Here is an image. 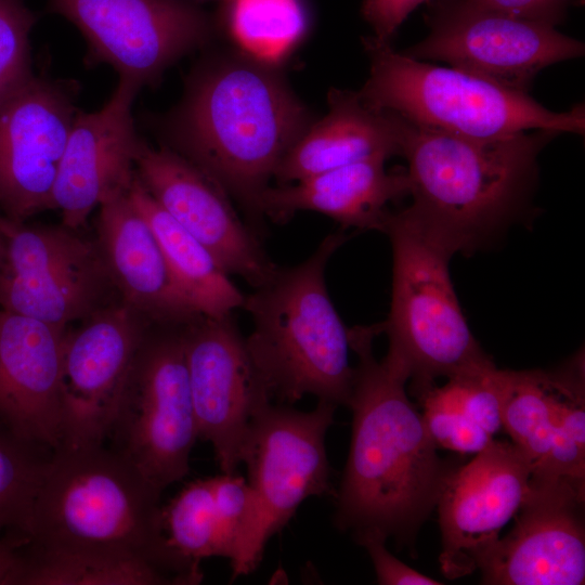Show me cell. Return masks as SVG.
I'll list each match as a JSON object with an SVG mask.
<instances>
[{
	"label": "cell",
	"mask_w": 585,
	"mask_h": 585,
	"mask_svg": "<svg viewBox=\"0 0 585 585\" xmlns=\"http://www.w3.org/2000/svg\"><path fill=\"white\" fill-rule=\"evenodd\" d=\"M314 120L281 65L231 47L207 54L193 67L181 100L156 128L161 144L259 217L270 180Z\"/></svg>",
	"instance_id": "6da1fadb"
},
{
	"label": "cell",
	"mask_w": 585,
	"mask_h": 585,
	"mask_svg": "<svg viewBox=\"0 0 585 585\" xmlns=\"http://www.w3.org/2000/svg\"><path fill=\"white\" fill-rule=\"evenodd\" d=\"M378 334L379 324L350 328L351 350L358 355L348 403L352 434L334 522L353 535L378 531L405 542L437 505L452 469L439 457L421 412L407 398L406 367L387 355L375 358Z\"/></svg>",
	"instance_id": "7a4b0ae2"
},
{
	"label": "cell",
	"mask_w": 585,
	"mask_h": 585,
	"mask_svg": "<svg viewBox=\"0 0 585 585\" xmlns=\"http://www.w3.org/2000/svg\"><path fill=\"white\" fill-rule=\"evenodd\" d=\"M556 134L470 138L400 116V155L407 160L412 196L403 211L453 255L484 247L528 208L537 156Z\"/></svg>",
	"instance_id": "3957f363"
},
{
	"label": "cell",
	"mask_w": 585,
	"mask_h": 585,
	"mask_svg": "<svg viewBox=\"0 0 585 585\" xmlns=\"http://www.w3.org/2000/svg\"><path fill=\"white\" fill-rule=\"evenodd\" d=\"M161 493L104 443L61 444L48 461L24 543L129 555L152 563L174 584H198L200 568L181 559L166 541Z\"/></svg>",
	"instance_id": "277c9868"
},
{
	"label": "cell",
	"mask_w": 585,
	"mask_h": 585,
	"mask_svg": "<svg viewBox=\"0 0 585 585\" xmlns=\"http://www.w3.org/2000/svg\"><path fill=\"white\" fill-rule=\"evenodd\" d=\"M348 239L328 234L304 261L277 266L263 285L245 295L252 321L247 348L272 398L295 403L306 395L348 406L354 377L350 328L329 296L325 271Z\"/></svg>",
	"instance_id": "5b68a950"
},
{
	"label": "cell",
	"mask_w": 585,
	"mask_h": 585,
	"mask_svg": "<svg viewBox=\"0 0 585 585\" xmlns=\"http://www.w3.org/2000/svg\"><path fill=\"white\" fill-rule=\"evenodd\" d=\"M362 42L370 69L358 92L373 108L470 138H502L530 130L584 133L581 105L568 112H554L528 92L459 68L421 62L373 36Z\"/></svg>",
	"instance_id": "8992f818"
},
{
	"label": "cell",
	"mask_w": 585,
	"mask_h": 585,
	"mask_svg": "<svg viewBox=\"0 0 585 585\" xmlns=\"http://www.w3.org/2000/svg\"><path fill=\"white\" fill-rule=\"evenodd\" d=\"M384 233L392 249V290L379 325L386 355L406 367L413 390L495 366L459 306L448 271L453 253L403 210L390 213Z\"/></svg>",
	"instance_id": "52a82bcc"
},
{
	"label": "cell",
	"mask_w": 585,
	"mask_h": 585,
	"mask_svg": "<svg viewBox=\"0 0 585 585\" xmlns=\"http://www.w3.org/2000/svg\"><path fill=\"white\" fill-rule=\"evenodd\" d=\"M108 437L110 447L161 492L188 473L191 452L199 438L182 325L147 328Z\"/></svg>",
	"instance_id": "ba28073f"
},
{
	"label": "cell",
	"mask_w": 585,
	"mask_h": 585,
	"mask_svg": "<svg viewBox=\"0 0 585 585\" xmlns=\"http://www.w3.org/2000/svg\"><path fill=\"white\" fill-rule=\"evenodd\" d=\"M115 294L95 239L0 213L1 310L67 329L115 303Z\"/></svg>",
	"instance_id": "9c48e42d"
},
{
	"label": "cell",
	"mask_w": 585,
	"mask_h": 585,
	"mask_svg": "<svg viewBox=\"0 0 585 585\" xmlns=\"http://www.w3.org/2000/svg\"><path fill=\"white\" fill-rule=\"evenodd\" d=\"M83 36L90 64H107L140 90L186 54L210 44L214 15L186 0H48Z\"/></svg>",
	"instance_id": "30bf717a"
},
{
	"label": "cell",
	"mask_w": 585,
	"mask_h": 585,
	"mask_svg": "<svg viewBox=\"0 0 585 585\" xmlns=\"http://www.w3.org/2000/svg\"><path fill=\"white\" fill-rule=\"evenodd\" d=\"M336 407L323 400L309 412L270 403L253 419L240 454L258 504L249 550L251 572L269 540L298 507L309 497L330 493L325 437Z\"/></svg>",
	"instance_id": "8fae6325"
},
{
	"label": "cell",
	"mask_w": 585,
	"mask_h": 585,
	"mask_svg": "<svg viewBox=\"0 0 585 585\" xmlns=\"http://www.w3.org/2000/svg\"><path fill=\"white\" fill-rule=\"evenodd\" d=\"M430 34L404 53L451 64L508 88L528 92L543 68L584 54V44L555 25L477 5L435 0Z\"/></svg>",
	"instance_id": "7c38bea8"
},
{
	"label": "cell",
	"mask_w": 585,
	"mask_h": 585,
	"mask_svg": "<svg viewBox=\"0 0 585 585\" xmlns=\"http://www.w3.org/2000/svg\"><path fill=\"white\" fill-rule=\"evenodd\" d=\"M182 334L198 438L211 444L221 472L234 473L251 424L272 395L232 315H198Z\"/></svg>",
	"instance_id": "4fadbf2b"
},
{
	"label": "cell",
	"mask_w": 585,
	"mask_h": 585,
	"mask_svg": "<svg viewBox=\"0 0 585 585\" xmlns=\"http://www.w3.org/2000/svg\"><path fill=\"white\" fill-rule=\"evenodd\" d=\"M75 82L32 74L0 99V213L27 221L53 209V188L79 110Z\"/></svg>",
	"instance_id": "5bb4252c"
},
{
	"label": "cell",
	"mask_w": 585,
	"mask_h": 585,
	"mask_svg": "<svg viewBox=\"0 0 585 585\" xmlns=\"http://www.w3.org/2000/svg\"><path fill=\"white\" fill-rule=\"evenodd\" d=\"M503 429L540 479L585 483L583 354L552 370L498 369Z\"/></svg>",
	"instance_id": "9a60e30c"
},
{
	"label": "cell",
	"mask_w": 585,
	"mask_h": 585,
	"mask_svg": "<svg viewBox=\"0 0 585 585\" xmlns=\"http://www.w3.org/2000/svg\"><path fill=\"white\" fill-rule=\"evenodd\" d=\"M151 325L117 301L82 320L75 330L66 329L61 444L104 443L132 361Z\"/></svg>",
	"instance_id": "2e32d148"
},
{
	"label": "cell",
	"mask_w": 585,
	"mask_h": 585,
	"mask_svg": "<svg viewBox=\"0 0 585 585\" xmlns=\"http://www.w3.org/2000/svg\"><path fill=\"white\" fill-rule=\"evenodd\" d=\"M585 483L532 476L512 529L481 562L489 585H581L585 581Z\"/></svg>",
	"instance_id": "e0dca14e"
},
{
	"label": "cell",
	"mask_w": 585,
	"mask_h": 585,
	"mask_svg": "<svg viewBox=\"0 0 585 585\" xmlns=\"http://www.w3.org/2000/svg\"><path fill=\"white\" fill-rule=\"evenodd\" d=\"M532 482L531 469L512 442L494 441L467 465L452 469L437 500L442 574H471L515 517Z\"/></svg>",
	"instance_id": "ac0fdd59"
},
{
	"label": "cell",
	"mask_w": 585,
	"mask_h": 585,
	"mask_svg": "<svg viewBox=\"0 0 585 585\" xmlns=\"http://www.w3.org/2000/svg\"><path fill=\"white\" fill-rule=\"evenodd\" d=\"M135 173L156 203L203 244L229 275L257 288L277 265L266 256L255 233L240 220L230 195L191 161L142 138Z\"/></svg>",
	"instance_id": "d6986e66"
},
{
	"label": "cell",
	"mask_w": 585,
	"mask_h": 585,
	"mask_svg": "<svg viewBox=\"0 0 585 585\" xmlns=\"http://www.w3.org/2000/svg\"><path fill=\"white\" fill-rule=\"evenodd\" d=\"M139 91L119 80L100 110L77 112L53 188L63 225L80 229L95 207L130 190L141 141L132 115Z\"/></svg>",
	"instance_id": "ffe728a7"
},
{
	"label": "cell",
	"mask_w": 585,
	"mask_h": 585,
	"mask_svg": "<svg viewBox=\"0 0 585 585\" xmlns=\"http://www.w3.org/2000/svg\"><path fill=\"white\" fill-rule=\"evenodd\" d=\"M65 333L0 309V421L52 450L62 442Z\"/></svg>",
	"instance_id": "44dd1931"
},
{
	"label": "cell",
	"mask_w": 585,
	"mask_h": 585,
	"mask_svg": "<svg viewBox=\"0 0 585 585\" xmlns=\"http://www.w3.org/2000/svg\"><path fill=\"white\" fill-rule=\"evenodd\" d=\"M99 207L95 240L119 301L152 325H183L198 316L129 191Z\"/></svg>",
	"instance_id": "7402d4cb"
},
{
	"label": "cell",
	"mask_w": 585,
	"mask_h": 585,
	"mask_svg": "<svg viewBox=\"0 0 585 585\" xmlns=\"http://www.w3.org/2000/svg\"><path fill=\"white\" fill-rule=\"evenodd\" d=\"M169 547L199 567L209 557H224L233 575L249 574V550L258 520V504L248 481L234 473L196 479L161 508Z\"/></svg>",
	"instance_id": "603a6c76"
},
{
	"label": "cell",
	"mask_w": 585,
	"mask_h": 585,
	"mask_svg": "<svg viewBox=\"0 0 585 585\" xmlns=\"http://www.w3.org/2000/svg\"><path fill=\"white\" fill-rule=\"evenodd\" d=\"M385 156L368 157L303 180L269 186L260 197L259 217L285 222L298 211H314L341 227L384 233L388 204L408 195L405 171L388 172Z\"/></svg>",
	"instance_id": "cb8c5ba5"
},
{
	"label": "cell",
	"mask_w": 585,
	"mask_h": 585,
	"mask_svg": "<svg viewBox=\"0 0 585 585\" xmlns=\"http://www.w3.org/2000/svg\"><path fill=\"white\" fill-rule=\"evenodd\" d=\"M328 113L309 126L275 171L280 185L373 156L400 155V116L370 107L359 92L332 89Z\"/></svg>",
	"instance_id": "d4e9b609"
},
{
	"label": "cell",
	"mask_w": 585,
	"mask_h": 585,
	"mask_svg": "<svg viewBox=\"0 0 585 585\" xmlns=\"http://www.w3.org/2000/svg\"><path fill=\"white\" fill-rule=\"evenodd\" d=\"M129 196L145 217L179 288L199 315L222 317L243 309L245 295L209 250L169 216L136 173Z\"/></svg>",
	"instance_id": "484cf974"
},
{
	"label": "cell",
	"mask_w": 585,
	"mask_h": 585,
	"mask_svg": "<svg viewBox=\"0 0 585 585\" xmlns=\"http://www.w3.org/2000/svg\"><path fill=\"white\" fill-rule=\"evenodd\" d=\"M12 585H170L171 577L138 557L92 550L17 547Z\"/></svg>",
	"instance_id": "4316f807"
},
{
	"label": "cell",
	"mask_w": 585,
	"mask_h": 585,
	"mask_svg": "<svg viewBox=\"0 0 585 585\" xmlns=\"http://www.w3.org/2000/svg\"><path fill=\"white\" fill-rule=\"evenodd\" d=\"M214 21L233 48L282 65L308 35L311 12L308 0H222Z\"/></svg>",
	"instance_id": "83f0119b"
},
{
	"label": "cell",
	"mask_w": 585,
	"mask_h": 585,
	"mask_svg": "<svg viewBox=\"0 0 585 585\" xmlns=\"http://www.w3.org/2000/svg\"><path fill=\"white\" fill-rule=\"evenodd\" d=\"M53 451L0 421V540L25 542L34 500Z\"/></svg>",
	"instance_id": "f1b7e54d"
},
{
	"label": "cell",
	"mask_w": 585,
	"mask_h": 585,
	"mask_svg": "<svg viewBox=\"0 0 585 585\" xmlns=\"http://www.w3.org/2000/svg\"><path fill=\"white\" fill-rule=\"evenodd\" d=\"M36 22L25 0H0V99L34 74L30 34Z\"/></svg>",
	"instance_id": "f546056e"
},
{
	"label": "cell",
	"mask_w": 585,
	"mask_h": 585,
	"mask_svg": "<svg viewBox=\"0 0 585 585\" xmlns=\"http://www.w3.org/2000/svg\"><path fill=\"white\" fill-rule=\"evenodd\" d=\"M421 415L437 447L461 454H478L495 440L463 414L435 403L419 400Z\"/></svg>",
	"instance_id": "4dcf8cb0"
},
{
	"label": "cell",
	"mask_w": 585,
	"mask_h": 585,
	"mask_svg": "<svg viewBox=\"0 0 585 585\" xmlns=\"http://www.w3.org/2000/svg\"><path fill=\"white\" fill-rule=\"evenodd\" d=\"M359 545L369 555L377 583L381 585H440L431 578L402 562L386 547L387 537L378 531H364L353 535Z\"/></svg>",
	"instance_id": "1f68e13d"
},
{
	"label": "cell",
	"mask_w": 585,
	"mask_h": 585,
	"mask_svg": "<svg viewBox=\"0 0 585 585\" xmlns=\"http://www.w3.org/2000/svg\"><path fill=\"white\" fill-rule=\"evenodd\" d=\"M426 0H364L361 13L373 37L389 42L410 13Z\"/></svg>",
	"instance_id": "d6a6232c"
},
{
	"label": "cell",
	"mask_w": 585,
	"mask_h": 585,
	"mask_svg": "<svg viewBox=\"0 0 585 585\" xmlns=\"http://www.w3.org/2000/svg\"><path fill=\"white\" fill-rule=\"evenodd\" d=\"M503 13L544 21L556 25L562 18L563 0H469Z\"/></svg>",
	"instance_id": "836d02e7"
},
{
	"label": "cell",
	"mask_w": 585,
	"mask_h": 585,
	"mask_svg": "<svg viewBox=\"0 0 585 585\" xmlns=\"http://www.w3.org/2000/svg\"><path fill=\"white\" fill-rule=\"evenodd\" d=\"M20 545L8 540H0V585H12L17 567V547Z\"/></svg>",
	"instance_id": "e575fe53"
},
{
	"label": "cell",
	"mask_w": 585,
	"mask_h": 585,
	"mask_svg": "<svg viewBox=\"0 0 585 585\" xmlns=\"http://www.w3.org/2000/svg\"><path fill=\"white\" fill-rule=\"evenodd\" d=\"M186 1H190V2H196V1H217V2H221L222 0H186Z\"/></svg>",
	"instance_id": "d590c367"
}]
</instances>
